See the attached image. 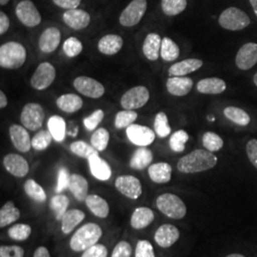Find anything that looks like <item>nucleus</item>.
<instances>
[{
	"label": "nucleus",
	"instance_id": "30",
	"mask_svg": "<svg viewBox=\"0 0 257 257\" xmlns=\"http://www.w3.org/2000/svg\"><path fill=\"white\" fill-rule=\"evenodd\" d=\"M57 107L65 112L73 113L82 108V98L74 93H66L59 96L56 100Z\"/></svg>",
	"mask_w": 257,
	"mask_h": 257
},
{
	"label": "nucleus",
	"instance_id": "20",
	"mask_svg": "<svg viewBox=\"0 0 257 257\" xmlns=\"http://www.w3.org/2000/svg\"><path fill=\"white\" fill-rule=\"evenodd\" d=\"M167 90L172 95L184 96L191 92L193 82L192 78L185 76H172L167 81Z\"/></svg>",
	"mask_w": 257,
	"mask_h": 257
},
{
	"label": "nucleus",
	"instance_id": "19",
	"mask_svg": "<svg viewBox=\"0 0 257 257\" xmlns=\"http://www.w3.org/2000/svg\"><path fill=\"white\" fill-rule=\"evenodd\" d=\"M61 40V33L57 28L46 29L39 37V49L46 54L53 53Z\"/></svg>",
	"mask_w": 257,
	"mask_h": 257
},
{
	"label": "nucleus",
	"instance_id": "44",
	"mask_svg": "<svg viewBox=\"0 0 257 257\" xmlns=\"http://www.w3.org/2000/svg\"><path fill=\"white\" fill-rule=\"evenodd\" d=\"M189 140V135L184 130H179L172 135L170 138V147L175 153H182L185 145Z\"/></svg>",
	"mask_w": 257,
	"mask_h": 257
},
{
	"label": "nucleus",
	"instance_id": "2",
	"mask_svg": "<svg viewBox=\"0 0 257 257\" xmlns=\"http://www.w3.org/2000/svg\"><path fill=\"white\" fill-rule=\"evenodd\" d=\"M101 236V228L97 224L88 223L75 231L71 238L70 247L74 251H85L97 244Z\"/></svg>",
	"mask_w": 257,
	"mask_h": 257
},
{
	"label": "nucleus",
	"instance_id": "34",
	"mask_svg": "<svg viewBox=\"0 0 257 257\" xmlns=\"http://www.w3.org/2000/svg\"><path fill=\"white\" fill-rule=\"evenodd\" d=\"M48 128L55 141L61 142L66 137V122L59 115H53L48 120Z\"/></svg>",
	"mask_w": 257,
	"mask_h": 257
},
{
	"label": "nucleus",
	"instance_id": "53",
	"mask_svg": "<svg viewBox=\"0 0 257 257\" xmlns=\"http://www.w3.org/2000/svg\"><path fill=\"white\" fill-rule=\"evenodd\" d=\"M0 257H24V249L19 246H1Z\"/></svg>",
	"mask_w": 257,
	"mask_h": 257
},
{
	"label": "nucleus",
	"instance_id": "40",
	"mask_svg": "<svg viewBox=\"0 0 257 257\" xmlns=\"http://www.w3.org/2000/svg\"><path fill=\"white\" fill-rule=\"evenodd\" d=\"M202 143L205 149H207L211 153L220 151L224 145L223 139L217 134L212 133V132H207L206 134H204Z\"/></svg>",
	"mask_w": 257,
	"mask_h": 257
},
{
	"label": "nucleus",
	"instance_id": "9",
	"mask_svg": "<svg viewBox=\"0 0 257 257\" xmlns=\"http://www.w3.org/2000/svg\"><path fill=\"white\" fill-rule=\"evenodd\" d=\"M16 14L20 22L27 27H36L41 22L40 13L31 0L20 1L17 6Z\"/></svg>",
	"mask_w": 257,
	"mask_h": 257
},
{
	"label": "nucleus",
	"instance_id": "48",
	"mask_svg": "<svg viewBox=\"0 0 257 257\" xmlns=\"http://www.w3.org/2000/svg\"><path fill=\"white\" fill-rule=\"evenodd\" d=\"M83 45L81 41L76 37H69L65 40L63 51L68 57H75L82 52Z\"/></svg>",
	"mask_w": 257,
	"mask_h": 257
},
{
	"label": "nucleus",
	"instance_id": "60",
	"mask_svg": "<svg viewBox=\"0 0 257 257\" xmlns=\"http://www.w3.org/2000/svg\"><path fill=\"white\" fill-rule=\"evenodd\" d=\"M249 3L253 9V12L255 14V16L257 17V0H249Z\"/></svg>",
	"mask_w": 257,
	"mask_h": 257
},
{
	"label": "nucleus",
	"instance_id": "47",
	"mask_svg": "<svg viewBox=\"0 0 257 257\" xmlns=\"http://www.w3.org/2000/svg\"><path fill=\"white\" fill-rule=\"evenodd\" d=\"M8 233L10 237L14 240L24 241L30 237L32 233V228L27 224H17L10 228Z\"/></svg>",
	"mask_w": 257,
	"mask_h": 257
},
{
	"label": "nucleus",
	"instance_id": "25",
	"mask_svg": "<svg viewBox=\"0 0 257 257\" xmlns=\"http://www.w3.org/2000/svg\"><path fill=\"white\" fill-rule=\"evenodd\" d=\"M226 82L218 77H209L201 79L196 85V89L204 94H219L226 90Z\"/></svg>",
	"mask_w": 257,
	"mask_h": 257
},
{
	"label": "nucleus",
	"instance_id": "29",
	"mask_svg": "<svg viewBox=\"0 0 257 257\" xmlns=\"http://www.w3.org/2000/svg\"><path fill=\"white\" fill-rule=\"evenodd\" d=\"M69 190L74 194V197L83 202L86 200L89 192V184L88 181L83 177L82 175L74 174L71 175V181L69 185Z\"/></svg>",
	"mask_w": 257,
	"mask_h": 257
},
{
	"label": "nucleus",
	"instance_id": "4",
	"mask_svg": "<svg viewBox=\"0 0 257 257\" xmlns=\"http://www.w3.org/2000/svg\"><path fill=\"white\" fill-rule=\"evenodd\" d=\"M158 210L172 219H181L187 213L185 203L180 197L173 193H164L156 199Z\"/></svg>",
	"mask_w": 257,
	"mask_h": 257
},
{
	"label": "nucleus",
	"instance_id": "57",
	"mask_svg": "<svg viewBox=\"0 0 257 257\" xmlns=\"http://www.w3.org/2000/svg\"><path fill=\"white\" fill-rule=\"evenodd\" d=\"M10 27V19L4 12H0V35H4Z\"/></svg>",
	"mask_w": 257,
	"mask_h": 257
},
{
	"label": "nucleus",
	"instance_id": "42",
	"mask_svg": "<svg viewBox=\"0 0 257 257\" xmlns=\"http://www.w3.org/2000/svg\"><path fill=\"white\" fill-rule=\"evenodd\" d=\"M71 151L75 156L89 159L93 155H97L98 151L84 141H75L71 144Z\"/></svg>",
	"mask_w": 257,
	"mask_h": 257
},
{
	"label": "nucleus",
	"instance_id": "35",
	"mask_svg": "<svg viewBox=\"0 0 257 257\" xmlns=\"http://www.w3.org/2000/svg\"><path fill=\"white\" fill-rule=\"evenodd\" d=\"M160 55L163 58V60L170 62L178 58V56L180 55V50L174 40H172L169 37H164L162 39Z\"/></svg>",
	"mask_w": 257,
	"mask_h": 257
},
{
	"label": "nucleus",
	"instance_id": "33",
	"mask_svg": "<svg viewBox=\"0 0 257 257\" xmlns=\"http://www.w3.org/2000/svg\"><path fill=\"white\" fill-rule=\"evenodd\" d=\"M20 217V211L15 206V203L9 201L0 210V227L4 228L16 222Z\"/></svg>",
	"mask_w": 257,
	"mask_h": 257
},
{
	"label": "nucleus",
	"instance_id": "5",
	"mask_svg": "<svg viewBox=\"0 0 257 257\" xmlns=\"http://www.w3.org/2000/svg\"><path fill=\"white\" fill-rule=\"evenodd\" d=\"M220 26L230 31H240L248 27L250 19L248 15L236 7L224 10L218 19Z\"/></svg>",
	"mask_w": 257,
	"mask_h": 257
},
{
	"label": "nucleus",
	"instance_id": "50",
	"mask_svg": "<svg viewBox=\"0 0 257 257\" xmlns=\"http://www.w3.org/2000/svg\"><path fill=\"white\" fill-rule=\"evenodd\" d=\"M136 257H156L153 245L147 240L138 241L136 248Z\"/></svg>",
	"mask_w": 257,
	"mask_h": 257
},
{
	"label": "nucleus",
	"instance_id": "10",
	"mask_svg": "<svg viewBox=\"0 0 257 257\" xmlns=\"http://www.w3.org/2000/svg\"><path fill=\"white\" fill-rule=\"evenodd\" d=\"M56 76L55 67L51 63L44 62L37 67V71L33 74L31 84L33 88L38 91L45 90L52 85Z\"/></svg>",
	"mask_w": 257,
	"mask_h": 257
},
{
	"label": "nucleus",
	"instance_id": "22",
	"mask_svg": "<svg viewBox=\"0 0 257 257\" xmlns=\"http://www.w3.org/2000/svg\"><path fill=\"white\" fill-rule=\"evenodd\" d=\"M89 166L92 175L100 181H107L111 176V169L109 164L101 159L98 154L93 155L89 159Z\"/></svg>",
	"mask_w": 257,
	"mask_h": 257
},
{
	"label": "nucleus",
	"instance_id": "36",
	"mask_svg": "<svg viewBox=\"0 0 257 257\" xmlns=\"http://www.w3.org/2000/svg\"><path fill=\"white\" fill-rule=\"evenodd\" d=\"M224 114L228 119L239 126H247L250 122V117L248 113L237 107H227L224 110Z\"/></svg>",
	"mask_w": 257,
	"mask_h": 257
},
{
	"label": "nucleus",
	"instance_id": "23",
	"mask_svg": "<svg viewBox=\"0 0 257 257\" xmlns=\"http://www.w3.org/2000/svg\"><path fill=\"white\" fill-rule=\"evenodd\" d=\"M173 169L170 164L166 162L156 163L149 167L148 174L150 178L157 184L168 183L172 178Z\"/></svg>",
	"mask_w": 257,
	"mask_h": 257
},
{
	"label": "nucleus",
	"instance_id": "12",
	"mask_svg": "<svg viewBox=\"0 0 257 257\" xmlns=\"http://www.w3.org/2000/svg\"><path fill=\"white\" fill-rule=\"evenodd\" d=\"M74 86L77 92L91 98H99L105 93V88L101 83L88 76L76 77Z\"/></svg>",
	"mask_w": 257,
	"mask_h": 257
},
{
	"label": "nucleus",
	"instance_id": "61",
	"mask_svg": "<svg viewBox=\"0 0 257 257\" xmlns=\"http://www.w3.org/2000/svg\"><path fill=\"white\" fill-rule=\"evenodd\" d=\"M226 257H245L244 255H242V254H240V253H231V254H229V255H227Z\"/></svg>",
	"mask_w": 257,
	"mask_h": 257
},
{
	"label": "nucleus",
	"instance_id": "63",
	"mask_svg": "<svg viewBox=\"0 0 257 257\" xmlns=\"http://www.w3.org/2000/svg\"><path fill=\"white\" fill-rule=\"evenodd\" d=\"M253 83L257 86V73L254 74V76H253Z\"/></svg>",
	"mask_w": 257,
	"mask_h": 257
},
{
	"label": "nucleus",
	"instance_id": "55",
	"mask_svg": "<svg viewBox=\"0 0 257 257\" xmlns=\"http://www.w3.org/2000/svg\"><path fill=\"white\" fill-rule=\"evenodd\" d=\"M246 153L250 163L257 169V139L248 140L246 145Z\"/></svg>",
	"mask_w": 257,
	"mask_h": 257
},
{
	"label": "nucleus",
	"instance_id": "39",
	"mask_svg": "<svg viewBox=\"0 0 257 257\" xmlns=\"http://www.w3.org/2000/svg\"><path fill=\"white\" fill-rule=\"evenodd\" d=\"M24 191L28 196L37 202H44L46 200V193L43 188L33 179H29L25 182Z\"/></svg>",
	"mask_w": 257,
	"mask_h": 257
},
{
	"label": "nucleus",
	"instance_id": "3",
	"mask_svg": "<svg viewBox=\"0 0 257 257\" xmlns=\"http://www.w3.org/2000/svg\"><path fill=\"white\" fill-rule=\"evenodd\" d=\"M26 50L19 42L10 41L0 47V66L5 69H19L25 63Z\"/></svg>",
	"mask_w": 257,
	"mask_h": 257
},
{
	"label": "nucleus",
	"instance_id": "51",
	"mask_svg": "<svg viewBox=\"0 0 257 257\" xmlns=\"http://www.w3.org/2000/svg\"><path fill=\"white\" fill-rule=\"evenodd\" d=\"M71 181V175L66 168H60L58 172L57 185H56V193H62L66 189H69V185Z\"/></svg>",
	"mask_w": 257,
	"mask_h": 257
},
{
	"label": "nucleus",
	"instance_id": "54",
	"mask_svg": "<svg viewBox=\"0 0 257 257\" xmlns=\"http://www.w3.org/2000/svg\"><path fill=\"white\" fill-rule=\"evenodd\" d=\"M108 249L102 244H95L91 248L86 249L81 257H107Z\"/></svg>",
	"mask_w": 257,
	"mask_h": 257
},
{
	"label": "nucleus",
	"instance_id": "11",
	"mask_svg": "<svg viewBox=\"0 0 257 257\" xmlns=\"http://www.w3.org/2000/svg\"><path fill=\"white\" fill-rule=\"evenodd\" d=\"M126 134L128 140L139 147H147L156 139V134L152 128L138 124H132L128 126Z\"/></svg>",
	"mask_w": 257,
	"mask_h": 257
},
{
	"label": "nucleus",
	"instance_id": "24",
	"mask_svg": "<svg viewBox=\"0 0 257 257\" xmlns=\"http://www.w3.org/2000/svg\"><path fill=\"white\" fill-rule=\"evenodd\" d=\"M154 219V211L146 207H140L133 212L131 217V225L136 230H142L151 225Z\"/></svg>",
	"mask_w": 257,
	"mask_h": 257
},
{
	"label": "nucleus",
	"instance_id": "26",
	"mask_svg": "<svg viewBox=\"0 0 257 257\" xmlns=\"http://www.w3.org/2000/svg\"><path fill=\"white\" fill-rule=\"evenodd\" d=\"M162 39L156 33L149 34L143 43V53L149 60L156 61L159 57L161 51Z\"/></svg>",
	"mask_w": 257,
	"mask_h": 257
},
{
	"label": "nucleus",
	"instance_id": "41",
	"mask_svg": "<svg viewBox=\"0 0 257 257\" xmlns=\"http://www.w3.org/2000/svg\"><path fill=\"white\" fill-rule=\"evenodd\" d=\"M109 140H110L109 132L106 128H100L96 130L92 135L91 143L92 147L95 150H97L98 152H102L108 146Z\"/></svg>",
	"mask_w": 257,
	"mask_h": 257
},
{
	"label": "nucleus",
	"instance_id": "17",
	"mask_svg": "<svg viewBox=\"0 0 257 257\" xmlns=\"http://www.w3.org/2000/svg\"><path fill=\"white\" fill-rule=\"evenodd\" d=\"M3 164L11 175L17 177H24L29 173L27 160L17 154H10L5 156Z\"/></svg>",
	"mask_w": 257,
	"mask_h": 257
},
{
	"label": "nucleus",
	"instance_id": "59",
	"mask_svg": "<svg viewBox=\"0 0 257 257\" xmlns=\"http://www.w3.org/2000/svg\"><path fill=\"white\" fill-rule=\"evenodd\" d=\"M8 104V99H7V96L4 92H0V108L1 109H4Z\"/></svg>",
	"mask_w": 257,
	"mask_h": 257
},
{
	"label": "nucleus",
	"instance_id": "14",
	"mask_svg": "<svg viewBox=\"0 0 257 257\" xmlns=\"http://www.w3.org/2000/svg\"><path fill=\"white\" fill-rule=\"evenodd\" d=\"M235 63L240 70L247 71L257 63V44L248 42L239 49Z\"/></svg>",
	"mask_w": 257,
	"mask_h": 257
},
{
	"label": "nucleus",
	"instance_id": "58",
	"mask_svg": "<svg viewBox=\"0 0 257 257\" xmlns=\"http://www.w3.org/2000/svg\"><path fill=\"white\" fill-rule=\"evenodd\" d=\"M34 257H51L49 250L45 247H39L36 249Z\"/></svg>",
	"mask_w": 257,
	"mask_h": 257
},
{
	"label": "nucleus",
	"instance_id": "15",
	"mask_svg": "<svg viewBox=\"0 0 257 257\" xmlns=\"http://www.w3.org/2000/svg\"><path fill=\"white\" fill-rule=\"evenodd\" d=\"M180 237L179 230L172 224L160 226L155 233V241L161 248H170Z\"/></svg>",
	"mask_w": 257,
	"mask_h": 257
},
{
	"label": "nucleus",
	"instance_id": "1",
	"mask_svg": "<svg viewBox=\"0 0 257 257\" xmlns=\"http://www.w3.org/2000/svg\"><path fill=\"white\" fill-rule=\"evenodd\" d=\"M217 164V157L208 150H194L177 162V170L183 174H196L211 170Z\"/></svg>",
	"mask_w": 257,
	"mask_h": 257
},
{
	"label": "nucleus",
	"instance_id": "45",
	"mask_svg": "<svg viewBox=\"0 0 257 257\" xmlns=\"http://www.w3.org/2000/svg\"><path fill=\"white\" fill-rule=\"evenodd\" d=\"M53 136L50 131H40L32 139V147L37 151H44L52 143Z\"/></svg>",
	"mask_w": 257,
	"mask_h": 257
},
{
	"label": "nucleus",
	"instance_id": "7",
	"mask_svg": "<svg viewBox=\"0 0 257 257\" xmlns=\"http://www.w3.org/2000/svg\"><path fill=\"white\" fill-rule=\"evenodd\" d=\"M45 118V112L41 105L37 103H28L20 114L22 125L31 131L41 128Z\"/></svg>",
	"mask_w": 257,
	"mask_h": 257
},
{
	"label": "nucleus",
	"instance_id": "13",
	"mask_svg": "<svg viewBox=\"0 0 257 257\" xmlns=\"http://www.w3.org/2000/svg\"><path fill=\"white\" fill-rule=\"evenodd\" d=\"M115 187L120 193L131 199H138L142 194V185L133 175H121L115 180Z\"/></svg>",
	"mask_w": 257,
	"mask_h": 257
},
{
	"label": "nucleus",
	"instance_id": "21",
	"mask_svg": "<svg viewBox=\"0 0 257 257\" xmlns=\"http://www.w3.org/2000/svg\"><path fill=\"white\" fill-rule=\"evenodd\" d=\"M202 66L203 61L200 59H196V58L185 59L180 62L172 65L169 69V74L170 76H184L199 70Z\"/></svg>",
	"mask_w": 257,
	"mask_h": 257
},
{
	"label": "nucleus",
	"instance_id": "8",
	"mask_svg": "<svg viewBox=\"0 0 257 257\" xmlns=\"http://www.w3.org/2000/svg\"><path fill=\"white\" fill-rule=\"evenodd\" d=\"M150 99V92L144 86H137L130 89L121 97V106L125 110H136L142 108Z\"/></svg>",
	"mask_w": 257,
	"mask_h": 257
},
{
	"label": "nucleus",
	"instance_id": "31",
	"mask_svg": "<svg viewBox=\"0 0 257 257\" xmlns=\"http://www.w3.org/2000/svg\"><path fill=\"white\" fill-rule=\"evenodd\" d=\"M153 158V153L149 149L140 147L132 156L130 166L134 170H144L152 163Z\"/></svg>",
	"mask_w": 257,
	"mask_h": 257
},
{
	"label": "nucleus",
	"instance_id": "28",
	"mask_svg": "<svg viewBox=\"0 0 257 257\" xmlns=\"http://www.w3.org/2000/svg\"><path fill=\"white\" fill-rule=\"evenodd\" d=\"M123 46V39L117 35H107L98 42L99 52L107 55L117 54Z\"/></svg>",
	"mask_w": 257,
	"mask_h": 257
},
{
	"label": "nucleus",
	"instance_id": "56",
	"mask_svg": "<svg viewBox=\"0 0 257 257\" xmlns=\"http://www.w3.org/2000/svg\"><path fill=\"white\" fill-rule=\"evenodd\" d=\"M56 6L66 10L77 9L81 0H53Z\"/></svg>",
	"mask_w": 257,
	"mask_h": 257
},
{
	"label": "nucleus",
	"instance_id": "62",
	"mask_svg": "<svg viewBox=\"0 0 257 257\" xmlns=\"http://www.w3.org/2000/svg\"><path fill=\"white\" fill-rule=\"evenodd\" d=\"M10 0H0V4L3 6V5H6Z\"/></svg>",
	"mask_w": 257,
	"mask_h": 257
},
{
	"label": "nucleus",
	"instance_id": "46",
	"mask_svg": "<svg viewBox=\"0 0 257 257\" xmlns=\"http://www.w3.org/2000/svg\"><path fill=\"white\" fill-rule=\"evenodd\" d=\"M138 118V113L133 110L119 111L115 116V127L117 128H128Z\"/></svg>",
	"mask_w": 257,
	"mask_h": 257
},
{
	"label": "nucleus",
	"instance_id": "16",
	"mask_svg": "<svg viewBox=\"0 0 257 257\" xmlns=\"http://www.w3.org/2000/svg\"><path fill=\"white\" fill-rule=\"evenodd\" d=\"M10 138L12 143L21 153H27L32 147V140L26 128L14 124L10 127Z\"/></svg>",
	"mask_w": 257,
	"mask_h": 257
},
{
	"label": "nucleus",
	"instance_id": "43",
	"mask_svg": "<svg viewBox=\"0 0 257 257\" xmlns=\"http://www.w3.org/2000/svg\"><path fill=\"white\" fill-rule=\"evenodd\" d=\"M155 131L159 138H167L171 134L172 130L165 112L160 111L156 114L155 118Z\"/></svg>",
	"mask_w": 257,
	"mask_h": 257
},
{
	"label": "nucleus",
	"instance_id": "32",
	"mask_svg": "<svg viewBox=\"0 0 257 257\" xmlns=\"http://www.w3.org/2000/svg\"><path fill=\"white\" fill-rule=\"evenodd\" d=\"M85 218V213L80 210L73 209L70 211H67L62 218V231L65 234H69L72 232L74 228L79 225Z\"/></svg>",
	"mask_w": 257,
	"mask_h": 257
},
{
	"label": "nucleus",
	"instance_id": "37",
	"mask_svg": "<svg viewBox=\"0 0 257 257\" xmlns=\"http://www.w3.org/2000/svg\"><path fill=\"white\" fill-rule=\"evenodd\" d=\"M69 204H70L69 198L63 194H57L52 198L50 207L55 212L56 220H62L65 213L68 210Z\"/></svg>",
	"mask_w": 257,
	"mask_h": 257
},
{
	"label": "nucleus",
	"instance_id": "27",
	"mask_svg": "<svg viewBox=\"0 0 257 257\" xmlns=\"http://www.w3.org/2000/svg\"><path fill=\"white\" fill-rule=\"evenodd\" d=\"M85 202L88 209L92 211L95 216L99 218H106L109 215V204L104 198H102L101 196L96 194L88 195Z\"/></svg>",
	"mask_w": 257,
	"mask_h": 257
},
{
	"label": "nucleus",
	"instance_id": "6",
	"mask_svg": "<svg viewBox=\"0 0 257 257\" xmlns=\"http://www.w3.org/2000/svg\"><path fill=\"white\" fill-rule=\"evenodd\" d=\"M147 5V0H133L121 13L120 24L124 27L136 26L143 19Z\"/></svg>",
	"mask_w": 257,
	"mask_h": 257
},
{
	"label": "nucleus",
	"instance_id": "49",
	"mask_svg": "<svg viewBox=\"0 0 257 257\" xmlns=\"http://www.w3.org/2000/svg\"><path fill=\"white\" fill-rule=\"evenodd\" d=\"M104 118V111L102 110H94L91 115L84 119V125L88 131H94L95 128L100 124Z\"/></svg>",
	"mask_w": 257,
	"mask_h": 257
},
{
	"label": "nucleus",
	"instance_id": "18",
	"mask_svg": "<svg viewBox=\"0 0 257 257\" xmlns=\"http://www.w3.org/2000/svg\"><path fill=\"white\" fill-rule=\"evenodd\" d=\"M63 20L69 27L74 30H82L90 24L91 17L83 10H68L63 15Z\"/></svg>",
	"mask_w": 257,
	"mask_h": 257
},
{
	"label": "nucleus",
	"instance_id": "52",
	"mask_svg": "<svg viewBox=\"0 0 257 257\" xmlns=\"http://www.w3.org/2000/svg\"><path fill=\"white\" fill-rule=\"evenodd\" d=\"M133 248L126 241H120L113 248L111 257H131Z\"/></svg>",
	"mask_w": 257,
	"mask_h": 257
},
{
	"label": "nucleus",
	"instance_id": "38",
	"mask_svg": "<svg viewBox=\"0 0 257 257\" xmlns=\"http://www.w3.org/2000/svg\"><path fill=\"white\" fill-rule=\"evenodd\" d=\"M187 0H161V9L169 17H175L187 8Z\"/></svg>",
	"mask_w": 257,
	"mask_h": 257
}]
</instances>
